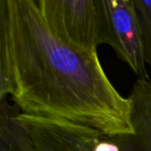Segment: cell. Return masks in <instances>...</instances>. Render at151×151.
I'll return each mask as SVG.
<instances>
[{"label":"cell","instance_id":"obj_4","mask_svg":"<svg viewBox=\"0 0 151 151\" xmlns=\"http://www.w3.org/2000/svg\"><path fill=\"white\" fill-rule=\"evenodd\" d=\"M35 151H95L103 133L70 121L15 113Z\"/></svg>","mask_w":151,"mask_h":151},{"label":"cell","instance_id":"obj_1","mask_svg":"<svg viewBox=\"0 0 151 151\" xmlns=\"http://www.w3.org/2000/svg\"><path fill=\"white\" fill-rule=\"evenodd\" d=\"M21 113L70 121L108 137L134 132L97 53L75 50L50 29L35 0H0V100Z\"/></svg>","mask_w":151,"mask_h":151},{"label":"cell","instance_id":"obj_5","mask_svg":"<svg viewBox=\"0 0 151 151\" xmlns=\"http://www.w3.org/2000/svg\"><path fill=\"white\" fill-rule=\"evenodd\" d=\"M132 134L111 137L119 151H151V79L139 78L129 96Z\"/></svg>","mask_w":151,"mask_h":151},{"label":"cell","instance_id":"obj_3","mask_svg":"<svg viewBox=\"0 0 151 151\" xmlns=\"http://www.w3.org/2000/svg\"><path fill=\"white\" fill-rule=\"evenodd\" d=\"M103 44L110 45L140 78H149L134 0H100Z\"/></svg>","mask_w":151,"mask_h":151},{"label":"cell","instance_id":"obj_7","mask_svg":"<svg viewBox=\"0 0 151 151\" xmlns=\"http://www.w3.org/2000/svg\"><path fill=\"white\" fill-rule=\"evenodd\" d=\"M0 151H12L9 147H7L5 144L0 142Z\"/></svg>","mask_w":151,"mask_h":151},{"label":"cell","instance_id":"obj_6","mask_svg":"<svg viewBox=\"0 0 151 151\" xmlns=\"http://www.w3.org/2000/svg\"><path fill=\"white\" fill-rule=\"evenodd\" d=\"M142 33L145 61L151 65V1L134 0Z\"/></svg>","mask_w":151,"mask_h":151},{"label":"cell","instance_id":"obj_2","mask_svg":"<svg viewBox=\"0 0 151 151\" xmlns=\"http://www.w3.org/2000/svg\"><path fill=\"white\" fill-rule=\"evenodd\" d=\"M45 23L68 47L97 53L103 44L100 0H35Z\"/></svg>","mask_w":151,"mask_h":151}]
</instances>
